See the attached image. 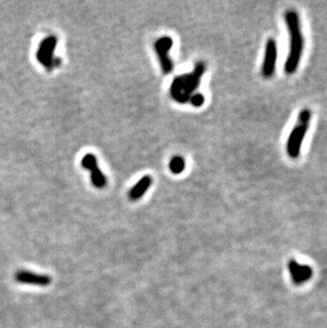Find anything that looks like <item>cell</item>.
Masks as SVG:
<instances>
[{
	"label": "cell",
	"mask_w": 327,
	"mask_h": 328,
	"mask_svg": "<svg viewBox=\"0 0 327 328\" xmlns=\"http://www.w3.org/2000/svg\"><path fill=\"white\" fill-rule=\"evenodd\" d=\"M285 23L289 33V52L285 62V72L292 74L300 66L304 51V36L302 32L299 14L294 10L285 12Z\"/></svg>",
	"instance_id": "6da1fadb"
},
{
	"label": "cell",
	"mask_w": 327,
	"mask_h": 328,
	"mask_svg": "<svg viewBox=\"0 0 327 328\" xmlns=\"http://www.w3.org/2000/svg\"><path fill=\"white\" fill-rule=\"evenodd\" d=\"M205 71L206 65L203 62H199L191 73L174 78L170 86V96L179 103H186L192 94L198 90L201 78Z\"/></svg>",
	"instance_id": "7a4b0ae2"
},
{
	"label": "cell",
	"mask_w": 327,
	"mask_h": 328,
	"mask_svg": "<svg viewBox=\"0 0 327 328\" xmlns=\"http://www.w3.org/2000/svg\"><path fill=\"white\" fill-rule=\"evenodd\" d=\"M311 111L309 109H303L298 115L297 124L289 134L286 144V151L288 156L292 160H297L301 155V150L305 140L306 133L309 129L311 121Z\"/></svg>",
	"instance_id": "3957f363"
},
{
	"label": "cell",
	"mask_w": 327,
	"mask_h": 328,
	"mask_svg": "<svg viewBox=\"0 0 327 328\" xmlns=\"http://www.w3.org/2000/svg\"><path fill=\"white\" fill-rule=\"evenodd\" d=\"M58 45V39L54 35L44 39L36 51V59L47 70H52L55 66L61 64L59 58H54V50Z\"/></svg>",
	"instance_id": "277c9868"
},
{
	"label": "cell",
	"mask_w": 327,
	"mask_h": 328,
	"mask_svg": "<svg viewBox=\"0 0 327 328\" xmlns=\"http://www.w3.org/2000/svg\"><path fill=\"white\" fill-rule=\"evenodd\" d=\"M278 63V44L274 39H269L265 46V55L261 65V75L265 79H271L276 70Z\"/></svg>",
	"instance_id": "5b68a950"
},
{
	"label": "cell",
	"mask_w": 327,
	"mask_h": 328,
	"mask_svg": "<svg viewBox=\"0 0 327 328\" xmlns=\"http://www.w3.org/2000/svg\"><path fill=\"white\" fill-rule=\"evenodd\" d=\"M173 46V41L169 36H164L157 40L154 44L155 52L159 56V60L164 73H171L173 70V63L169 58V50Z\"/></svg>",
	"instance_id": "8992f818"
},
{
	"label": "cell",
	"mask_w": 327,
	"mask_h": 328,
	"mask_svg": "<svg viewBox=\"0 0 327 328\" xmlns=\"http://www.w3.org/2000/svg\"><path fill=\"white\" fill-rule=\"evenodd\" d=\"M81 165L83 168L91 171V180L93 185L96 188L101 189L106 185V178L98 167L96 156L93 154H86L81 161Z\"/></svg>",
	"instance_id": "52a82bcc"
},
{
	"label": "cell",
	"mask_w": 327,
	"mask_h": 328,
	"mask_svg": "<svg viewBox=\"0 0 327 328\" xmlns=\"http://www.w3.org/2000/svg\"><path fill=\"white\" fill-rule=\"evenodd\" d=\"M15 281L23 285L47 287L51 283V277L46 274H37L30 271H17L15 274Z\"/></svg>",
	"instance_id": "ba28073f"
},
{
	"label": "cell",
	"mask_w": 327,
	"mask_h": 328,
	"mask_svg": "<svg viewBox=\"0 0 327 328\" xmlns=\"http://www.w3.org/2000/svg\"><path fill=\"white\" fill-rule=\"evenodd\" d=\"M288 269L290 272L292 281L295 285H302L312 276V269L309 266L300 264L295 260H290L288 263Z\"/></svg>",
	"instance_id": "9c48e42d"
},
{
	"label": "cell",
	"mask_w": 327,
	"mask_h": 328,
	"mask_svg": "<svg viewBox=\"0 0 327 328\" xmlns=\"http://www.w3.org/2000/svg\"><path fill=\"white\" fill-rule=\"evenodd\" d=\"M151 184H152V178L150 175H146L138 181L129 192V198L132 201H137L142 198V195L148 191Z\"/></svg>",
	"instance_id": "30bf717a"
},
{
	"label": "cell",
	"mask_w": 327,
	"mask_h": 328,
	"mask_svg": "<svg viewBox=\"0 0 327 328\" xmlns=\"http://www.w3.org/2000/svg\"><path fill=\"white\" fill-rule=\"evenodd\" d=\"M169 169L173 174H180L183 172L185 169V161L183 157L174 156L169 163Z\"/></svg>",
	"instance_id": "8fae6325"
},
{
	"label": "cell",
	"mask_w": 327,
	"mask_h": 328,
	"mask_svg": "<svg viewBox=\"0 0 327 328\" xmlns=\"http://www.w3.org/2000/svg\"><path fill=\"white\" fill-rule=\"evenodd\" d=\"M189 100H190V103L193 106L200 107V106H202L203 103H204V96H203V94H192V96L190 97Z\"/></svg>",
	"instance_id": "7c38bea8"
}]
</instances>
